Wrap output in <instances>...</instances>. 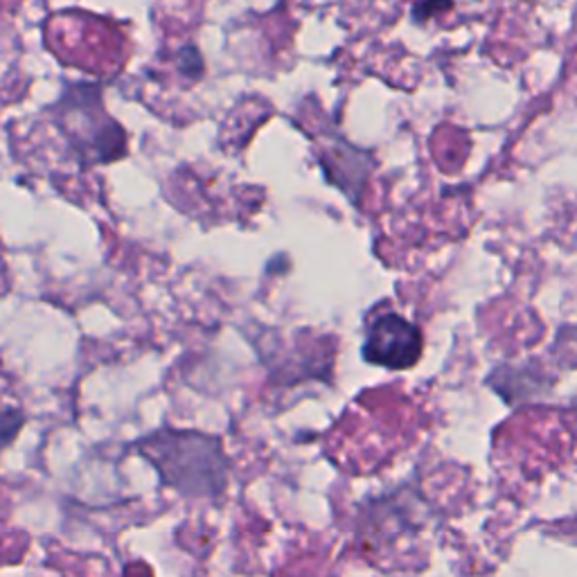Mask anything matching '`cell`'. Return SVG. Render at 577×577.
<instances>
[{
  "label": "cell",
  "mask_w": 577,
  "mask_h": 577,
  "mask_svg": "<svg viewBox=\"0 0 577 577\" xmlns=\"http://www.w3.org/2000/svg\"><path fill=\"white\" fill-rule=\"evenodd\" d=\"M163 483L187 496H217L229 483L221 440L197 431H158L138 444Z\"/></svg>",
  "instance_id": "obj_1"
},
{
  "label": "cell",
  "mask_w": 577,
  "mask_h": 577,
  "mask_svg": "<svg viewBox=\"0 0 577 577\" xmlns=\"http://www.w3.org/2000/svg\"><path fill=\"white\" fill-rule=\"evenodd\" d=\"M57 124L84 165L111 163L126 149L124 132L105 111L100 90L90 84L69 86L54 109Z\"/></svg>",
  "instance_id": "obj_2"
},
{
  "label": "cell",
  "mask_w": 577,
  "mask_h": 577,
  "mask_svg": "<svg viewBox=\"0 0 577 577\" xmlns=\"http://www.w3.org/2000/svg\"><path fill=\"white\" fill-rule=\"evenodd\" d=\"M422 349V330L402 314L386 311L368 323L361 355L368 364L379 368L408 370L420 361Z\"/></svg>",
  "instance_id": "obj_3"
},
{
  "label": "cell",
  "mask_w": 577,
  "mask_h": 577,
  "mask_svg": "<svg viewBox=\"0 0 577 577\" xmlns=\"http://www.w3.org/2000/svg\"><path fill=\"white\" fill-rule=\"evenodd\" d=\"M454 8V0H413V19L427 23L429 19L449 12Z\"/></svg>",
  "instance_id": "obj_4"
},
{
  "label": "cell",
  "mask_w": 577,
  "mask_h": 577,
  "mask_svg": "<svg viewBox=\"0 0 577 577\" xmlns=\"http://www.w3.org/2000/svg\"><path fill=\"white\" fill-rule=\"evenodd\" d=\"M23 418H21V410H14V408H5V415H3V435H5V446L14 440V435L19 433V427H21Z\"/></svg>",
  "instance_id": "obj_5"
}]
</instances>
